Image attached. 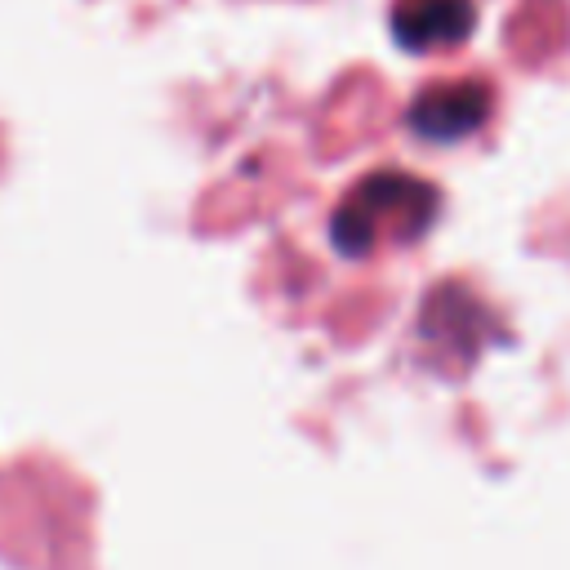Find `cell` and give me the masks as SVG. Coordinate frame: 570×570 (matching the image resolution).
<instances>
[{"mask_svg": "<svg viewBox=\"0 0 570 570\" xmlns=\"http://www.w3.org/2000/svg\"><path fill=\"white\" fill-rule=\"evenodd\" d=\"M485 111H490L485 89H476V85H441V89H432V94H423L414 102L410 120H414L419 134H428L436 142H450V138L472 134L485 120Z\"/></svg>", "mask_w": 570, "mask_h": 570, "instance_id": "obj_1", "label": "cell"}]
</instances>
